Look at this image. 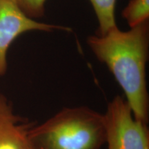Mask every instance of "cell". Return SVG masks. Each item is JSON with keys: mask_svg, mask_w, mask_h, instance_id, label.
Returning <instances> with one entry per match:
<instances>
[{"mask_svg": "<svg viewBox=\"0 0 149 149\" xmlns=\"http://www.w3.org/2000/svg\"><path fill=\"white\" fill-rule=\"evenodd\" d=\"M149 0H130L122 12V17L129 26L133 28L148 21L149 18Z\"/></svg>", "mask_w": 149, "mask_h": 149, "instance_id": "7", "label": "cell"}, {"mask_svg": "<svg viewBox=\"0 0 149 149\" xmlns=\"http://www.w3.org/2000/svg\"><path fill=\"white\" fill-rule=\"evenodd\" d=\"M99 22L97 35L103 36L117 27L115 8L116 0H90Z\"/></svg>", "mask_w": 149, "mask_h": 149, "instance_id": "6", "label": "cell"}, {"mask_svg": "<svg viewBox=\"0 0 149 149\" xmlns=\"http://www.w3.org/2000/svg\"><path fill=\"white\" fill-rule=\"evenodd\" d=\"M32 149H100L106 142L104 116L91 108L65 107L30 130Z\"/></svg>", "mask_w": 149, "mask_h": 149, "instance_id": "2", "label": "cell"}, {"mask_svg": "<svg viewBox=\"0 0 149 149\" xmlns=\"http://www.w3.org/2000/svg\"><path fill=\"white\" fill-rule=\"evenodd\" d=\"M28 17L34 19L44 16L46 0H12Z\"/></svg>", "mask_w": 149, "mask_h": 149, "instance_id": "8", "label": "cell"}, {"mask_svg": "<svg viewBox=\"0 0 149 149\" xmlns=\"http://www.w3.org/2000/svg\"><path fill=\"white\" fill-rule=\"evenodd\" d=\"M37 123L16 114L11 102L0 94V149H32L29 134Z\"/></svg>", "mask_w": 149, "mask_h": 149, "instance_id": "5", "label": "cell"}, {"mask_svg": "<svg viewBox=\"0 0 149 149\" xmlns=\"http://www.w3.org/2000/svg\"><path fill=\"white\" fill-rule=\"evenodd\" d=\"M55 30L72 31L69 27L36 22L28 17L12 0H0V78L6 73L9 48L20 35L31 31L52 32Z\"/></svg>", "mask_w": 149, "mask_h": 149, "instance_id": "4", "label": "cell"}, {"mask_svg": "<svg viewBox=\"0 0 149 149\" xmlns=\"http://www.w3.org/2000/svg\"><path fill=\"white\" fill-rule=\"evenodd\" d=\"M87 42L98 60L107 65L124 91L135 118L148 124V20L128 31H122L116 27L103 36L92 35Z\"/></svg>", "mask_w": 149, "mask_h": 149, "instance_id": "1", "label": "cell"}, {"mask_svg": "<svg viewBox=\"0 0 149 149\" xmlns=\"http://www.w3.org/2000/svg\"><path fill=\"white\" fill-rule=\"evenodd\" d=\"M104 116L107 149H149L147 124L135 118L122 96L109 102Z\"/></svg>", "mask_w": 149, "mask_h": 149, "instance_id": "3", "label": "cell"}]
</instances>
